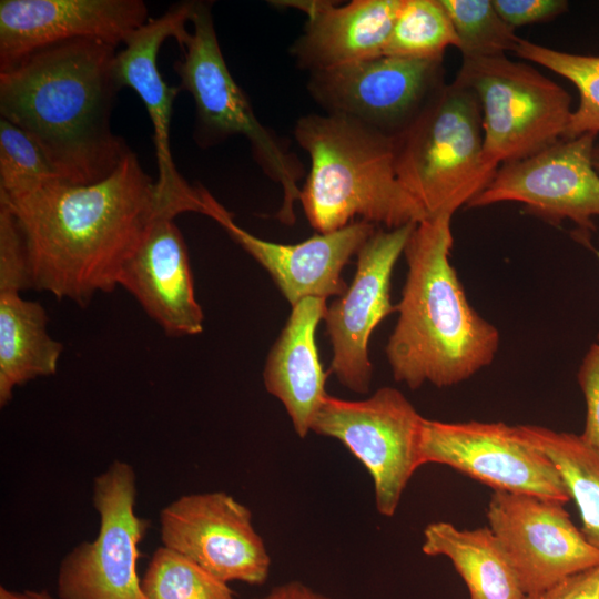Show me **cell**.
I'll list each match as a JSON object with an SVG mask.
<instances>
[{
    "mask_svg": "<svg viewBox=\"0 0 599 599\" xmlns=\"http://www.w3.org/2000/svg\"><path fill=\"white\" fill-rule=\"evenodd\" d=\"M27 248L33 288L85 306L119 286L120 272L162 204L155 181L130 150L103 180L54 179L0 193Z\"/></svg>",
    "mask_w": 599,
    "mask_h": 599,
    "instance_id": "6da1fadb",
    "label": "cell"
},
{
    "mask_svg": "<svg viewBox=\"0 0 599 599\" xmlns=\"http://www.w3.org/2000/svg\"><path fill=\"white\" fill-rule=\"evenodd\" d=\"M115 48L98 39L64 41L0 71L1 118L24 131L67 182H99L130 151L111 130L121 89Z\"/></svg>",
    "mask_w": 599,
    "mask_h": 599,
    "instance_id": "7a4b0ae2",
    "label": "cell"
},
{
    "mask_svg": "<svg viewBox=\"0 0 599 599\" xmlns=\"http://www.w3.org/2000/svg\"><path fill=\"white\" fill-rule=\"evenodd\" d=\"M451 217L417 223L404 248L407 275L385 352L394 379L410 389L459 384L499 347L498 329L471 307L450 263Z\"/></svg>",
    "mask_w": 599,
    "mask_h": 599,
    "instance_id": "3957f363",
    "label": "cell"
},
{
    "mask_svg": "<svg viewBox=\"0 0 599 599\" xmlns=\"http://www.w3.org/2000/svg\"><path fill=\"white\" fill-rule=\"evenodd\" d=\"M294 135L311 158L300 202L317 233L339 230L356 216L387 230L427 217L394 166L393 136L341 114H308Z\"/></svg>",
    "mask_w": 599,
    "mask_h": 599,
    "instance_id": "277c9868",
    "label": "cell"
},
{
    "mask_svg": "<svg viewBox=\"0 0 599 599\" xmlns=\"http://www.w3.org/2000/svg\"><path fill=\"white\" fill-rule=\"evenodd\" d=\"M481 120L475 92L454 80L393 136L397 179L427 217L453 216L494 179L498 166L485 154Z\"/></svg>",
    "mask_w": 599,
    "mask_h": 599,
    "instance_id": "5b68a950",
    "label": "cell"
},
{
    "mask_svg": "<svg viewBox=\"0 0 599 599\" xmlns=\"http://www.w3.org/2000/svg\"><path fill=\"white\" fill-rule=\"evenodd\" d=\"M190 21L193 30L179 45L182 57L174 69L180 89L187 91L195 102L201 135L207 141L234 134L247 139L264 173L282 187L283 202L276 219L292 225L304 166L283 140L260 122L233 79L220 48L210 4L193 1Z\"/></svg>",
    "mask_w": 599,
    "mask_h": 599,
    "instance_id": "8992f818",
    "label": "cell"
},
{
    "mask_svg": "<svg viewBox=\"0 0 599 599\" xmlns=\"http://www.w3.org/2000/svg\"><path fill=\"white\" fill-rule=\"evenodd\" d=\"M455 81L478 98L484 150L496 166L564 139L571 97L534 67L504 55L463 58Z\"/></svg>",
    "mask_w": 599,
    "mask_h": 599,
    "instance_id": "52a82bcc",
    "label": "cell"
},
{
    "mask_svg": "<svg viewBox=\"0 0 599 599\" xmlns=\"http://www.w3.org/2000/svg\"><path fill=\"white\" fill-rule=\"evenodd\" d=\"M424 418L402 392L382 387L361 400L327 395L312 432L339 440L363 464L374 483L377 511L392 517L423 465Z\"/></svg>",
    "mask_w": 599,
    "mask_h": 599,
    "instance_id": "ba28073f",
    "label": "cell"
},
{
    "mask_svg": "<svg viewBox=\"0 0 599 599\" xmlns=\"http://www.w3.org/2000/svg\"><path fill=\"white\" fill-rule=\"evenodd\" d=\"M136 475L114 460L93 480L92 504L100 524L94 540L82 541L61 560L60 599H145L138 575L139 545L150 521L135 514Z\"/></svg>",
    "mask_w": 599,
    "mask_h": 599,
    "instance_id": "9c48e42d",
    "label": "cell"
},
{
    "mask_svg": "<svg viewBox=\"0 0 599 599\" xmlns=\"http://www.w3.org/2000/svg\"><path fill=\"white\" fill-rule=\"evenodd\" d=\"M422 464L449 466L494 490L566 504L568 490L552 461L505 423H446L424 418Z\"/></svg>",
    "mask_w": 599,
    "mask_h": 599,
    "instance_id": "30bf717a",
    "label": "cell"
},
{
    "mask_svg": "<svg viewBox=\"0 0 599 599\" xmlns=\"http://www.w3.org/2000/svg\"><path fill=\"white\" fill-rule=\"evenodd\" d=\"M443 60L380 55L312 72L307 90L326 113L395 136L445 84Z\"/></svg>",
    "mask_w": 599,
    "mask_h": 599,
    "instance_id": "8fae6325",
    "label": "cell"
},
{
    "mask_svg": "<svg viewBox=\"0 0 599 599\" xmlns=\"http://www.w3.org/2000/svg\"><path fill=\"white\" fill-rule=\"evenodd\" d=\"M596 134L561 139L518 161L501 164L488 186L467 207L519 202L555 224L568 219L582 236L596 230L599 173L592 154Z\"/></svg>",
    "mask_w": 599,
    "mask_h": 599,
    "instance_id": "7c38bea8",
    "label": "cell"
},
{
    "mask_svg": "<svg viewBox=\"0 0 599 599\" xmlns=\"http://www.w3.org/2000/svg\"><path fill=\"white\" fill-rule=\"evenodd\" d=\"M564 505L502 490H495L489 500V528L526 596L599 565V550L573 525Z\"/></svg>",
    "mask_w": 599,
    "mask_h": 599,
    "instance_id": "4fadbf2b",
    "label": "cell"
},
{
    "mask_svg": "<svg viewBox=\"0 0 599 599\" xmlns=\"http://www.w3.org/2000/svg\"><path fill=\"white\" fill-rule=\"evenodd\" d=\"M163 546L186 556L217 579L262 585L271 557L251 510L224 491L184 495L160 514Z\"/></svg>",
    "mask_w": 599,
    "mask_h": 599,
    "instance_id": "5bb4252c",
    "label": "cell"
},
{
    "mask_svg": "<svg viewBox=\"0 0 599 599\" xmlns=\"http://www.w3.org/2000/svg\"><path fill=\"white\" fill-rule=\"evenodd\" d=\"M416 224L376 230L356 254L352 284L326 308L323 319L333 349L329 370L356 394L369 390V338L375 327L396 311L390 302L392 274Z\"/></svg>",
    "mask_w": 599,
    "mask_h": 599,
    "instance_id": "9a60e30c",
    "label": "cell"
},
{
    "mask_svg": "<svg viewBox=\"0 0 599 599\" xmlns=\"http://www.w3.org/2000/svg\"><path fill=\"white\" fill-rule=\"evenodd\" d=\"M193 1L171 7L161 17L150 18L134 31L114 59V77L120 88L135 91L153 125L158 166L156 190L163 199L185 205L190 212L206 213L205 189L190 185L179 173L170 142L173 103L180 87L169 85L158 67V53L167 38L180 45L189 34Z\"/></svg>",
    "mask_w": 599,
    "mask_h": 599,
    "instance_id": "2e32d148",
    "label": "cell"
},
{
    "mask_svg": "<svg viewBox=\"0 0 599 599\" xmlns=\"http://www.w3.org/2000/svg\"><path fill=\"white\" fill-rule=\"evenodd\" d=\"M184 212L180 204L162 199L119 276V286L169 336L203 332L204 314L195 297L187 250L174 223L175 216Z\"/></svg>",
    "mask_w": 599,
    "mask_h": 599,
    "instance_id": "e0dca14e",
    "label": "cell"
},
{
    "mask_svg": "<svg viewBox=\"0 0 599 599\" xmlns=\"http://www.w3.org/2000/svg\"><path fill=\"white\" fill-rule=\"evenodd\" d=\"M149 19L141 0H1L0 71L64 41L124 44Z\"/></svg>",
    "mask_w": 599,
    "mask_h": 599,
    "instance_id": "ac0fdd59",
    "label": "cell"
},
{
    "mask_svg": "<svg viewBox=\"0 0 599 599\" xmlns=\"http://www.w3.org/2000/svg\"><path fill=\"white\" fill-rule=\"evenodd\" d=\"M206 206V215L268 272L291 307L307 297L341 296L347 288L342 278L343 268L376 231L375 224L357 220L296 244H280L238 226L210 192Z\"/></svg>",
    "mask_w": 599,
    "mask_h": 599,
    "instance_id": "d6986e66",
    "label": "cell"
},
{
    "mask_svg": "<svg viewBox=\"0 0 599 599\" xmlns=\"http://www.w3.org/2000/svg\"><path fill=\"white\" fill-rule=\"evenodd\" d=\"M307 16L290 52L309 73L384 55L402 0L280 1Z\"/></svg>",
    "mask_w": 599,
    "mask_h": 599,
    "instance_id": "ffe728a7",
    "label": "cell"
},
{
    "mask_svg": "<svg viewBox=\"0 0 599 599\" xmlns=\"http://www.w3.org/2000/svg\"><path fill=\"white\" fill-rule=\"evenodd\" d=\"M326 308V300L319 297H307L292 306L263 370L266 390L283 404L301 438L312 432L315 416L328 395L327 374L315 338Z\"/></svg>",
    "mask_w": 599,
    "mask_h": 599,
    "instance_id": "44dd1931",
    "label": "cell"
},
{
    "mask_svg": "<svg viewBox=\"0 0 599 599\" xmlns=\"http://www.w3.org/2000/svg\"><path fill=\"white\" fill-rule=\"evenodd\" d=\"M424 554L445 556L468 589L470 599H525L516 571L490 528L460 530L450 522L424 529Z\"/></svg>",
    "mask_w": 599,
    "mask_h": 599,
    "instance_id": "7402d4cb",
    "label": "cell"
},
{
    "mask_svg": "<svg viewBox=\"0 0 599 599\" xmlns=\"http://www.w3.org/2000/svg\"><path fill=\"white\" fill-rule=\"evenodd\" d=\"M43 306L19 292H0V406L16 387L57 372L62 344L47 331Z\"/></svg>",
    "mask_w": 599,
    "mask_h": 599,
    "instance_id": "603a6c76",
    "label": "cell"
},
{
    "mask_svg": "<svg viewBox=\"0 0 599 599\" xmlns=\"http://www.w3.org/2000/svg\"><path fill=\"white\" fill-rule=\"evenodd\" d=\"M518 429L552 461L579 508L582 535L599 550V454L580 435L536 425Z\"/></svg>",
    "mask_w": 599,
    "mask_h": 599,
    "instance_id": "cb8c5ba5",
    "label": "cell"
},
{
    "mask_svg": "<svg viewBox=\"0 0 599 599\" xmlns=\"http://www.w3.org/2000/svg\"><path fill=\"white\" fill-rule=\"evenodd\" d=\"M514 53L570 81L579 92V105L571 112L564 139L599 133V55L555 50L519 39Z\"/></svg>",
    "mask_w": 599,
    "mask_h": 599,
    "instance_id": "d4e9b609",
    "label": "cell"
},
{
    "mask_svg": "<svg viewBox=\"0 0 599 599\" xmlns=\"http://www.w3.org/2000/svg\"><path fill=\"white\" fill-rule=\"evenodd\" d=\"M458 38L440 0H402L384 55L440 59Z\"/></svg>",
    "mask_w": 599,
    "mask_h": 599,
    "instance_id": "484cf974",
    "label": "cell"
},
{
    "mask_svg": "<svg viewBox=\"0 0 599 599\" xmlns=\"http://www.w3.org/2000/svg\"><path fill=\"white\" fill-rule=\"evenodd\" d=\"M141 586L145 599H234L229 583L165 546L153 552Z\"/></svg>",
    "mask_w": 599,
    "mask_h": 599,
    "instance_id": "4316f807",
    "label": "cell"
},
{
    "mask_svg": "<svg viewBox=\"0 0 599 599\" xmlns=\"http://www.w3.org/2000/svg\"><path fill=\"white\" fill-rule=\"evenodd\" d=\"M458 38L463 58L514 52L519 37L494 8L491 0H440Z\"/></svg>",
    "mask_w": 599,
    "mask_h": 599,
    "instance_id": "83f0119b",
    "label": "cell"
},
{
    "mask_svg": "<svg viewBox=\"0 0 599 599\" xmlns=\"http://www.w3.org/2000/svg\"><path fill=\"white\" fill-rule=\"evenodd\" d=\"M61 179L41 148L20 128L0 119V193L13 195Z\"/></svg>",
    "mask_w": 599,
    "mask_h": 599,
    "instance_id": "f1b7e54d",
    "label": "cell"
},
{
    "mask_svg": "<svg viewBox=\"0 0 599 599\" xmlns=\"http://www.w3.org/2000/svg\"><path fill=\"white\" fill-rule=\"evenodd\" d=\"M33 288L23 236L10 207L0 201V292Z\"/></svg>",
    "mask_w": 599,
    "mask_h": 599,
    "instance_id": "f546056e",
    "label": "cell"
},
{
    "mask_svg": "<svg viewBox=\"0 0 599 599\" xmlns=\"http://www.w3.org/2000/svg\"><path fill=\"white\" fill-rule=\"evenodd\" d=\"M586 402V422L582 440L599 454V344L586 353L577 374Z\"/></svg>",
    "mask_w": 599,
    "mask_h": 599,
    "instance_id": "4dcf8cb0",
    "label": "cell"
},
{
    "mask_svg": "<svg viewBox=\"0 0 599 599\" xmlns=\"http://www.w3.org/2000/svg\"><path fill=\"white\" fill-rule=\"evenodd\" d=\"M501 19L512 29L555 19L568 8L565 0H491Z\"/></svg>",
    "mask_w": 599,
    "mask_h": 599,
    "instance_id": "1f68e13d",
    "label": "cell"
},
{
    "mask_svg": "<svg viewBox=\"0 0 599 599\" xmlns=\"http://www.w3.org/2000/svg\"><path fill=\"white\" fill-rule=\"evenodd\" d=\"M525 599H599V565L566 577Z\"/></svg>",
    "mask_w": 599,
    "mask_h": 599,
    "instance_id": "d6a6232c",
    "label": "cell"
},
{
    "mask_svg": "<svg viewBox=\"0 0 599 599\" xmlns=\"http://www.w3.org/2000/svg\"><path fill=\"white\" fill-rule=\"evenodd\" d=\"M256 599H332L311 587L300 582L290 581L274 587L265 596Z\"/></svg>",
    "mask_w": 599,
    "mask_h": 599,
    "instance_id": "836d02e7",
    "label": "cell"
},
{
    "mask_svg": "<svg viewBox=\"0 0 599 599\" xmlns=\"http://www.w3.org/2000/svg\"><path fill=\"white\" fill-rule=\"evenodd\" d=\"M0 599H28L26 592H17L3 586L0 587Z\"/></svg>",
    "mask_w": 599,
    "mask_h": 599,
    "instance_id": "e575fe53",
    "label": "cell"
},
{
    "mask_svg": "<svg viewBox=\"0 0 599 599\" xmlns=\"http://www.w3.org/2000/svg\"><path fill=\"white\" fill-rule=\"evenodd\" d=\"M24 592L28 599H54L52 596H50L45 591L27 590Z\"/></svg>",
    "mask_w": 599,
    "mask_h": 599,
    "instance_id": "d590c367",
    "label": "cell"
},
{
    "mask_svg": "<svg viewBox=\"0 0 599 599\" xmlns=\"http://www.w3.org/2000/svg\"><path fill=\"white\" fill-rule=\"evenodd\" d=\"M592 160H593V165L599 173V144L595 145Z\"/></svg>",
    "mask_w": 599,
    "mask_h": 599,
    "instance_id": "8d00e7d4",
    "label": "cell"
},
{
    "mask_svg": "<svg viewBox=\"0 0 599 599\" xmlns=\"http://www.w3.org/2000/svg\"><path fill=\"white\" fill-rule=\"evenodd\" d=\"M596 255H597V257H598V260H599V251H596Z\"/></svg>",
    "mask_w": 599,
    "mask_h": 599,
    "instance_id": "74e56055",
    "label": "cell"
}]
</instances>
